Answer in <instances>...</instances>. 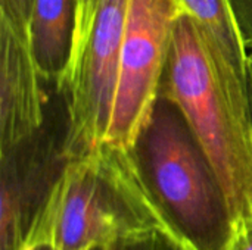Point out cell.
<instances>
[{
    "mask_svg": "<svg viewBox=\"0 0 252 250\" xmlns=\"http://www.w3.org/2000/svg\"><path fill=\"white\" fill-rule=\"evenodd\" d=\"M164 228L189 250H226L235 220L223 184L177 102L158 94L124 150Z\"/></svg>",
    "mask_w": 252,
    "mask_h": 250,
    "instance_id": "cell-1",
    "label": "cell"
},
{
    "mask_svg": "<svg viewBox=\"0 0 252 250\" xmlns=\"http://www.w3.org/2000/svg\"><path fill=\"white\" fill-rule=\"evenodd\" d=\"M159 227L164 224L139 184L126 152L105 143L69 164L31 245L90 250Z\"/></svg>",
    "mask_w": 252,
    "mask_h": 250,
    "instance_id": "cell-2",
    "label": "cell"
},
{
    "mask_svg": "<svg viewBox=\"0 0 252 250\" xmlns=\"http://www.w3.org/2000/svg\"><path fill=\"white\" fill-rule=\"evenodd\" d=\"M159 94L183 109L223 184L235 224L252 220V127L232 108L201 29L185 10L176 21Z\"/></svg>",
    "mask_w": 252,
    "mask_h": 250,
    "instance_id": "cell-3",
    "label": "cell"
},
{
    "mask_svg": "<svg viewBox=\"0 0 252 250\" xmlns=\"http://www.w3.org/2000/svg\"><path fill=\"white\" fill-rule=\"evenodd\" d=\"M47 85L43 124L30 136L0 149L1 250L31 246L43 214L75 159L69 150V112L65 87Z\"/></svg>",
    "mask_w": 252,
    "mask_h": 250,
    "instance_id": "cell-4",
    "label": "cell"
},
{
    "mask_svg": "<svg viewBox=\"0 0 252 250\" xmlns=\"http://www.w3.org/2000/svg\"><path fill=\"white\" fill-rule=\"evenodd\" d=\"M127 6L128 0H97L87 38L62 83L75 159L105 144L120 81Z\"/></svg>",
    "mask_w": 252,
    "mask_h": 250,
    "instance_id": "cell-5",
    "label": "cell"
},
{
    "mask_svg": "<svg viewBox=\"0 0 252 250\" xmlns=\"http://www.w3.org/2000/svg\"><path fill=\"white\" fill-rule=\"evenodd\" d=\"M180 0H128L121 69L105 143L126 150L155 103L168 60Z\"/></svg>",
    "mask_w": 252,
    "mask_h": 250,
    "instance_id": "cell-6",
    "label": "cell"
},
{
    "mask_svg": "<svg viewBox=\"0 0 252 250\" xmlns=\"http://www.w3.org/2000/svg\"><path fill=\"white\" fill-rule=\"evenodd\" d=\"M47 85L30 43L0 18V149L34 133L44 121Z\"/></svg>",
    "mask_w": 252,
    "mask_h": 250,
    "instance_id": "cell-7",
    "label": "cell"
},
{
    "mask_svg": "<svg viewBox=\"0 0 252 250\" xmlns=\"http://www.w3.org/2000/svg\"><path fill=\"white\" fill-rule=\"evenodd\" d=\"M198 24L220 85L239 118L252 127L250 55L227 0H180Z\"/></svg>",
    "mask_w": 252,
    "mask_h": 250,
    "instance_id": "cell-8",
    "label": "cell"
},
{
    "mask_svg": "<svg viewBox=\"0 0 252 250\" xmlns=\"http://www.w3.org/2000/svg\"><path fill=\"white\" fill-rule=\"evenodd\" d=\"M78 21V0H34L28 43L41 78L62 84L71 68Z\"/></svg>",
    "mask_w": 252,
    "mask_h": 250,
    "instance_id": "cell-9",
    "label": "cell"
},
{
    "mask_svg": "<svg viewBox=\"0 0 252 250\" xmlns=\"http://www.w3.org/2000/svg\"><path fill=\"white\" fill-rule=\"evenodd\" d=\"M106 250H189L164 227L112 242Z\"/></svg>",
    "mask_w": 252,
    "mask_h": 250,
    "instance_id": "cell-10",
    "label": "cell"
},
{
    "mask_svg": "<svg viewBox=\"0 0 252 250\" xmlns=\"http://www.w3.org/2000/svg\"><path fill=\"white\" fill-rule=\"evenodd\" d=\"M34 0H0V18L28 40V21Z\"/></svg>",
    "mask_w": 252,
    "mask_h": 250,
    "instance_id": "cell-11",
    "label": "cell"
},
{
    "mask_svg": "<svg viewBox=\"0 0 252 250\" xmlns=\"http://www.w3.org/2000/svg\"><path fill=\"white\" fill-rule=\"evenodd\" d=\"M227 3L241 40L248 55H252V0H227Z\"/></svg>",
    "mask_w": 252,
    "mask_h": 250,
    "instance_id": "cell-12",
    "label": "cell"
},
{
    "mask_svg": "<svg viewBox=\"0 0 252 250\" xmlns=\"http://www.w3.org/2000/svg\"><path fill=\"white\" fill-rule=\"evenodd\" d=\"M97 0H78V21H77V34H75V46H74V56L81 49L84 40L92 27V21L94 16ZM72 56V59H74ZM72 63V62H71Z\"/></svg>",
    "mask_w": 252,
    "mask_h": 250,
    "instance_id": "cell-13",
    "label": "cell"
},
{
    "mask_svg": "<svg viewBox=\"0 0 252 250\" xmlns=\"http://www.w3.org/2000/svg\"><path fill=\"white\" fill-rule=\"evenodd\" d=\"M226 250H252V220L235 224L233 236Z\"/></svg>",
    "mask_w": 252,
    "mask_h": 250,
    "instance_id": "cell-14",
    "label": "cell"
},
{
    "mask_svg": "<svg viewBox=\"0 0 252 250\" xmlns=\"http://www.w3.org/2000/svg\"><path fill=\"white\" fill-rule=\"evenodd\" d=\"M25 250H56L52 245H49V243H34V245H31L28 249Z\"/></svg>",
    "mask_w": 252,
    "mask_h": 250,
    "instance_id": "cell-15",
    "label": "cell"
},
{
    "mask_svg": "<svg viewBox=\"0 0 252 250\" xmlns=\"http://www.w3.org/2000/svg\"><path fill=\"white\" fill-rule=\"evenodd\" d=\"M250 84H251V93H252V55H250Z\"/></svg>",
    "mask_w": 252,
    "mask_h": 250,
    "instance_id": "cell-16",
    "label": "cell"
},
{
    "mask_svg": "<svg viewBox=\"0 0 252 250\" xmlns=\"http://www.w3.org/2000/svg\"><path fill=\"white\" fill-rule=\"evenodd\" d=\"M90 250H106V248H93V249Z\"/></svg>",
    "mask_w": 252,
    "mask_h": 250,
    "instance_id": "cell-17",
    "label": "cell"
}]
</instances>
